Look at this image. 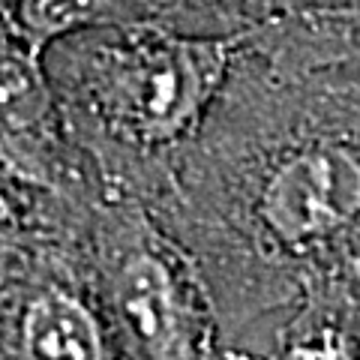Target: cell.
<instances>
[{"mask_svg": "<svg viewBox=\"0 0 360 360\" xmlns=\"http://www.w3.org/2000/svg\"><path fill=\"white\" fill-rule=\"evenodd\" d=\"M267 9H270L267 21L321 25V27H360V0H267Z\"/></svg>", "mask_w": 360, "mask_h": 360, "instance_id": "obj_8", "label": "cell"}, {"mask_svg": "<svg viewBox=\"0 0 360 360\" xmlns=\"http://www.w3.org/2000/svg\"><path fill=\"white\" fill-rule=\"evenodd\" d=\"M160 25L186 33H238L264 25L267 0H148Z\"/></svg>", "mask_w": 360, "mask_h": 360, "instance_id": "obj_6", "label": "cell"}, {"mask_svg": "<svg viewBox=\"0 0 360 360\" xmlns=\"http://www.w3.org/2000/svg\"><path fill=\"white\" fill-rule=\"evenodd\" d=\"M18 0H0V42H13L18 37V21H15Z\"/></svg>", "mask_w": 360, "mask_h": 360, "instance_id": "obj_9", "label": "cell"}, {"mask_svg": "<svg viewBox=\"0 0 360 360\" xmlns=\"http://www.w3.org/2000/svg\"><path fill=\"white\" fill-rule=\"evenodd\" d=\"M4 357L25 360H103L117 357V345L78 276L70 252L37 250V262L18 295L6 330Z\"/></svg>", "mask_w": 360, "mask_h": 360, "instance_id": "obj_4", "label": "cell"}, {"mask_svg": "<svg viewBox=\"0 0 360 360\" xmlns=\"http://www.w3.org/2000/svg\"><path fill=\"white\" fill-rule=\"evenodd\" d=\"M33 262H37V250H30L6 225H0V357H4L9 321H13L18 295L27 283Z\"/></svg>", "mask_w": 360, "mask_h": 360, "instance_id": "obj_7", "label": "cell"}, {"mask_svg": "<svg viewBox=\"0 0 360 360\" xmlns=\"http://www.w3.org/2000/svg\"><path fill=\"white\" fill-rule=\"evenodd\" d=\"M195 262L222 357H354L360 58L300 63L246 39L148 201Z\"/></svg>", "mask_w": 360, "mask_h": 360, "instance_id": "obj_1", "label": "cell"}, {"mask_svg": "<svg viewBox=\"0 0 360 360\" xmlns=\"http://www.w3.org/2000/svg\"><path fill=\"white\" fill-rule=\"evenodd\" d=\"M18 37L33 54H42L66 33L123 25V21H156L148 0H18Z\"/></svg>", "mask_w": 360, "mask_h": 360, "instance_id": "obj_5", "label": "cell"}, {"mask_svg": "<svg viewBox=\"0 0 360 360\" xmlns=\"http://www.w3.org/2000/svg\"><path fill=\"white\" fill-rule=\"evenodd\" d=\"M243 42L160 21L99 25L54 39L42 70L63 129L105 195H156L174 153L201 127Z\"/></svg>", "mask_w": 360, "mask_h": 360, "instance_id": "obj_2", "label": "cell"}, {"mask_svg": "<svg viewBox=\"0 0 360 360\" xmlns=\"http://www.w3.org/2000/svg\"><path fill=\"white\" fill-rule=\"evenodd\" d=\"M70 255L108 324L117 357H222L205 279L141 201L99 195Z\"/></svg>", "mask_w": 360, "mask_h": 360, "instance_id": "obj_3", "label": "cell"}]
</instances>
